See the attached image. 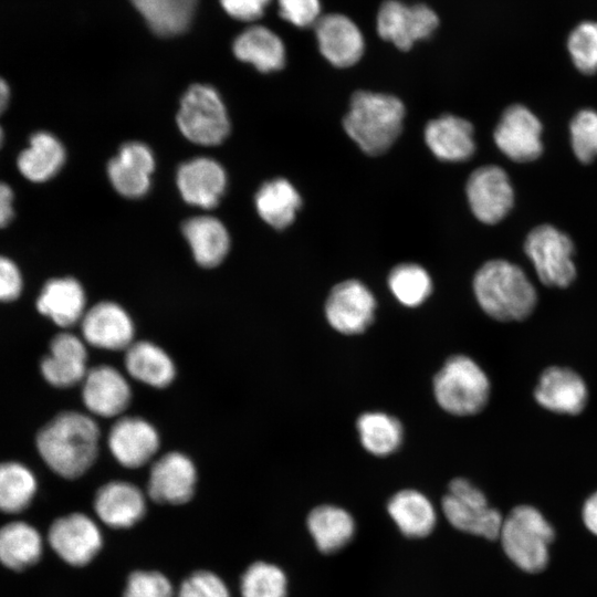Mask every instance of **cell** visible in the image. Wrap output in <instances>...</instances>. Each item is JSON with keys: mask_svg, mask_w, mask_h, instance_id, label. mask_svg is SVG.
Instances as JSON below:
<instances>
[{"mask_svg": "<svg viewBox=\"0 0 597 597\" xmlns=\"http://www.w3.org/2000/svg\"><path fill=\"white\" fill-rule=\"evenodd\" d=\"M35 443L41 458L54 473L76 479L97 458L100 429L87 415L63 411L41 428Z\"/></svg>", "mask_w": 597, "mask_h": 597, "instance_id": "6da1fadb", "label": "cell"}, {"mask_svg": "<svg viewBox=\"0 0 597 597\" xmlns=\"http://www.w3.org/2000/svg\"><path fill=\"white\" fill-rule=\"evenodd\" d=\"M473 292L483 312L501 322L528 317L537 303V293L528 276L505 260L484 263L474 275Z\"/></svg>", "mask_w": 597, "mask_h": 597, "instance_id": "7a4b0ae2", "label": "cell"}, {"mask_svg": "<svg viewBox=\"0 0 597 597\" xmlns=\"http://www.w3.org/2000/svg\"><path fill=\"white\" fill-rule=\"evenodd\" d=\"M404 116V104L396 96L357 91L350 98L349 111L343 125L347 135L364 153L377 156L385 153L397 139Z\"/></svg>", "mask_w": 597, "mask_h": 597, "instance_id": "3957f363", "label": "cell"}, {"mask_svg": "<svg viewBox=\"0 0 597 597\" xmlns=\"http://www.w3.org/2000/svg\"><path fill=\"white\" fill-rule=\"evenodd\" d=\"M438 405L454 416H472L489 401L491 385L482 367L471 357H449L433 378Z\"/></svg>", "mask_w": 597, "mask_h": 597, "instance_id": "277c9868", "label": "cell"}, {"mask_svg": "<svg viewBox=\"0 0 597 597\" xmlns=\"http://www.w3.org/2000/svg\"><path fill=\"white\" fill-rule=\"evenodd\" d=\"M499 538L504 553L517 567L537 573L548 563L554 530L537 509L519 505L503 519Z\"/></svg>", "mask_w": 597, "mask_h": 597, "instance_id": "5b68a950", "label": "cell"}, {"mask_svg": "<svg viewBox=\"0 0 597 597\" xmlns=\"http://www.w3.org/2000/svg\"><path fill=\"white\" fill-rule=\"evenodd\" d=\"M176 121L187 139L202 146L222 143L230 132L226 106L209 85L195 84L185 92Z\"/></svg>", "mask_w": 597, "mask_h": 597, "instance_id": "8992f818", "label": "cell"}, {"mask_svg": "<svg viewBox=\"0 0 597 597\" xmlns=\"http://www.w3.org/2000/svg\"><path fill=\"white\" fill-rule=\"evenodd\" d=\"M442 512L449 523L459 531L499 538L503 517L491 507L484 493L464 478L453 479L443 496Z\"/></svg>", "mask_w": 597, "mask_h": 597, "instance_id": "52a82bcc", "label": "cell"}, {"mask_svg": "<svg viewBox=\"0 0 597 597\" xmlns=\"http://www.w3.org/2000/svg\"><path fill=\"white\" fill-rule=\"evenodd\" d=\"M524 250L543 284L566 287L575 280L574 244L554 226L534 228L526 237Z\"/></svg>", "mask_w": 597, "mask_h": 597, "instance_id": "ba28073f", "label": "cell"}, {"mask_svg": "<svg viewBox=\"0 0 597 597\" xmlns=\"http://www.w3.org/2000/svg\"><path fill=\"white\" fill-rule=\"evenodd\" d=\"M438 24L439 18L430 7L422 3L408 6L399 0L383 2L376 18L379 36L402 51L428 39Z\"/></svg>", "mask_w": 597, "mask_h": 597, "instance_id": "9c48e42d", "label": "cell"}, {"mask_svg": "<svg viewBox=\"0 0 597 597\" xmlns=\"http://www.w3.org/2000/svg\"><path fill=\"white\" fill-rule=\"evenodd\" d=\"M376 300L370 290L358 280L336 284L325 302L328 324L338 333L356 335L365 332L375 318Z\"/></svg>", "mask_w": 597, "mask_h": 597, "instance_id": "30bf717a", "label": "cell"}, {"mask_svg": "<svg viewBox=\"0 0 597 597\" xmlns=\"http://www.w3.org/2000/svg\"><path fill=\"white\" fill-rule=\"evenodd\" d=\"M53 551L72 566H85L100 553L103 536L87 515L72 513L55 520L48 534Z\"/></svg>", "mask_w": 597, "mask_h": 597, "instance_id": "8fae6325", "label": "cell"}, {"mask_svg": "<svg viewBox=\"0 0 597 597\" xmlns=\"http://www.w3.org/2000/svg\"><path fill=\"white\" fill-rule=\"evenodd\" d=\"M465 191L473 214L488 224L502 220L514 202L510 178L494 165L475 169L468 179Z\"/></svg>", "mask_w": 597, "mask_h": 597, "instance_id": "7c38bea8", "label": "cell"}, {"mask_svg": "<svg viewBox=\"0 0 597 597\" xmlns=\"http://www.w3.org/2000/svg\"><path fill=\"white\" fill-rule=\"evenodd\" d=\"M493 136L498 148L514 161H532L543 151L542 124L521 104L511 105L503 112Z\"/></svg>", "mask_w": 597, "mask_h": 597, "instance_id": "4fadbf2b", "label": "cell"}, {"mask_svg": "<svg viewBox=\"0 0 597 597\" xmlns=\"http://www.w3.org/2000/svg\"><path fill=\"white\" fill-rule=\"evenodd\" d=\"M197 471L192 461L180 452H168L156 460L149 471L147 492L160 504L189 502L196 490Z\"/></svg>", "mask_w": 597, "mask_h": 597, "instance_id": "5bb4252c", "label": "cell"}, {"mask_svg": "<svg viewBox=\"0 0 597 597\" xmlns=\"http://www.w3.org/2000/svg\"><path fill=\"white\" fill-rule=\"evenodd\" d=\"M314 31L321 54L336 67L352 66L364 54V35L358 25L345 14L322 15Z\"/></svg>", "mask_w": 597, "mask_h": 597, "instance_id": "9a60e30c", "label": "cell"}, {"mask_svg": "<svg viewBox=\"0 0 597 597\" xmlns=\"http://www.w3.org/2000/svg\"><path fill=\"white\" fill-rule=\"evenodd\" d=\"M536 402L561 415H578L588 401V388L583 377L568 367L551 366L540 376L534 389Z\"/></svg>", "mask_w": 597, "mask_h": 597, "instance_id": "2e32d148", "label": "cell"}, {"mask_svg": "<svg viewBox=\"0 0 597 597\" xmlns=\"http://www.w3.org/2000/svg\"><path fill=\"white\" fill-rule=\"evenodd\" d=\"M107 443L119 464L136 469L148 463L159 449V436L145 419L119 418L111 428Z\"/></svg>", "mask_w": 597, "mask_h": 597, "instance_id": "e0dca14e", "label": "cell"}, {"mask_svg": "<svg viewBox=\"0 0 597 597\" xmlns=\"http://www.w3.org/2000/svg\"><path fill=\"white\" fill-rule=\"evenodd\" d=\"M84 339L92 346L107 349H126L134 342V325L126 311L118 304L103 301L86 311L81 320Z\"/></svg>", "mask_w": 597, "mask_h": 597, "instance_id": "ac0fdd59", "label": "cell"}, {"mask_svg": "<svg viewBox=\"0 0 597 597\" xmlns=\"http://www.w3.org/2000/svg\"><path fill=\"white\" fill-rule=\"evenodd\" d=\"M130 397L127 380L112 366L93 367L83 379V402L96 416L111 418L121 415L128 407Z\"/></svg>", "mask_w": 597, "mask_h": 597, "instance_id": "d6986e66", "label": "cell"}, {"mask_svg": "<svg viewBox=\"0 0 597 597\" xmlns=\"http://www.w3.org/2000/svg\"><path fill=\"white\" fill-rule=\"evenodd\" d=\"M154 168L155 159L150 148L139 142H129L108 163L107 175L118 193L127 198H139L149 189Z\"/></svg>", "mask_w": 597, "mask_h": 597, "instance_id": "ffe728a7", "label": "cell"}, {"mask_svg": "<svg viewBox=\"0 0 597 597\" xmlns=\"http://www.w3.org/2000/svg\"><path fill=\"white\" fill-rule=\"evenodd\" d=\"M176 180L186 202L206 209L218 205L227 185L222 166L207 157L193 158L180 165Z\"/></svg>", "mask_w": 597, "mask_h": 597, "instance_id": "44dd1931", "label": "cell"}, {"mask_svg": "<svg viewBox=\"0 0 597 597\" xmlns=\"http://www.w3.org/2000/svg\"><path fill=\"white\" fill-rule=\"evenodd\" d=\"M87 352L83 342L71 333H60L50 342L49 354L40 364L44 379L57 388L83 381L87 368Z\"/></svg>", "mask_w": 597, "mask_h": 597, "instance_id": "7402d4cb", "label": "cell"}, {"mask_svg": "<svg viewBox=\"0 0 597 597\" xmlns=\"http://www.w3.org/2000/svg\"><path fill=\"white\" fill-rule=\"evenodd\" d=\"M94 510L107 526L128 528L144 517L146 500L143 492L133 483L111 481L97 490Z\"/></svg>", "mask_w": 597, "mask_h": 597, "instance_id": "603a6c76", "label": "cell"}, {"mask_svg": "<svg viewBox=\"0 0 597 597\" xmlns=\"http://www.w3.org/2000/svg\"><path fill=\"white\" fill-rule=\"evenodd\" d=\"M425 140L432 154L444 161L467 160L475 148L471 123L450 114L427 124Z\"/></svg>", "mask_w": 597, "mask_h": 597, "instance_id": "cb8c5ba5", "label": "cell"}, {"mask_svg": "<svg viewBox=\"0 0 597 597\" xmlns=\"http://www.w3.org/2000/svg\"><path fill=\"white\" fill-rule=\"evenodd\" d=\"M36 308L57 326L70 327L85 313L84 290L73 277L52 279L44 284Z\"/></svg>", "mask_w": 597, "mask_h": 597, "instance_id": "d4e9b609", "label": "cell"}, {"mask_svg": "<svg viewBox=\"0 0 597 597\" xmlns=\"http://www.w3.org/2000/svg\"><path fill=\"white\" fill-rule=\"evenodd\" d=\"M182 233L189 243L196 262L213 268L226 258L230 239L223 223L210 216H198L182 224Z\"/></svg>", "mask_w": 597, "mask_h": 597, "instance_id": "484cf974", "label": "cell"}, {"mask_svg": "<svg viewBox=\"0 0 597 597\" xmlns=\"http://www.w3.org/2000/svg\"><path fill=\"white\" fill-rule=\"evenodd\" d=\"M233 53L239 60L251 63L260 72L282 69L286 57L281 38L262 25L244 30L233 42Z\"/></svg>", "mask_w": 597, "mask_h": 597, "instance_id": "4316f807", "label": "cell"}, {"mask_svg": "<svg viewBox=\"0 0 597 597\" xmlns=\"http://www.w3.org/2000/svg\"><path fill=\"white\" fill-rule=\"evenodd\" d=\"M387 510L399 531L411 538L429 535L436 526L437 514L430 500L417 490L394 494Z\"/></svg>", "mask_w": 597, "mask_h": 597, "instance_id": "83f0119b", "label": "cell"}, {"mask_svg": "<svg viewBox=\"0 0 597 597\" xmlns=\"http://www.w3.org/2000/svg\"><path fill=\"white\" fill-rule=\"evenodd\" d=\"M306 525L316 547L325 554L339 551L355 533V522L344 509L323 504L307 515Z\"/></svg>", "mask_w": 597, "mask_h": 597, "instance_id": "f1b7e54d", "label": "cell"}, {"mask_svg": "<svg viewBox=\"0 0 597 597\" xmlns=\"http://www.w3.org/2000/svg\"><path fill=\"white\" fill-rule=\"evenodd\" d=\"M125 367L133 378L155 388L169 386L176 376L169 355L146 341L135 342L125 349Z\"/></svg>", "mask_w": 597, "mask_h": 597, "instance_id": "f546056e", "label": "cell"}, {"mask_svg": "<svg viewBox=\"0 0 597 597\" xmlns=\"http://www.w3.org/2000/svg\"><path fill=\"white\" fill-rule=\"evenodd\" d=\"M65 150L60 140L46 132H38L30 138L17 160L20 172L30 181L43 182L61 169Z\"/></svg>", "mask_w": 597, "mask_h": 597, "instance_id": "4dcf8cb0", "label": "cell"}, {"mask_svg": "<svg viewBox=\"0 0 597 597\" xmlns=\"http://www.w3.org/2000/svg\"><path fill=\"white\" fill-rule=\"evenodd\" d=\"M39 532L24 522H12L0 528V563L12 570H24L42 555Z\"/></svg>", "mask_w": 597, "mask_h": 597, "instance_id": "1f68e13d", "label": "cell"}, {"mask_svg": "<svg viewBox=\"0 0 597 597\" xmlns=\"http://www.w3.org/2000/svg\"><path fill=\"white\" fill-rule=\"evenodd\" d=\"M301 203L297 190L284 178L264 182L255 195V207L260 217L275 229L290 226Z\"/></svg>", "mask_w": 597, "mask_h": 597, "instance_id": "d6a6232c", "label": "cell"}, {"mask_svg": "<svg viewBox=\"0 0 597 597\" xmlns=\"http://www.w3.org/2000/svg\"><path fill=\"white\" fill-rule=\"evenodd\" d=\"M149 28L158 35L180 34L189 27L197 0H132Z\"/></svg>", "mask_w": 597, "mask_h": 597, "instance_id": "836d02e7", "label": "cell"}, {"mask_svg": "<svg viewBox=\"0 0 597 597\" xmlns=\"http://www.w3.org/2000/svg\"><path fill=\"white\" fill-rule=\"evenodd\" d=\"M357 431L364 449L378 457L394 453L404 439L401 422L383 411H368L360 415L357 419Z\"/></svg>", "mask_w": 597, "mask_h": 597, "instance_id": "e575fe53", "label": "cell"}, {"mask_svg": "<svg viewBox=\"0 0 597 597\" xmlns=\"http://www.w3.org/2000/svg\"><path fill=\"white\" fill-rule=\"evenodd\" d=\"M36 492L34 474L19 462L0 463V511L18 513L31 503Z\"/></svg>", "mask_w": 597, "mask_h": 597, "instance_id": "d590c367", "label": "cell"}, {"mask_svg": "<svg viewBox=\"0 0 597 597\" xmlns=\"http://www.w3.org/2000/svg\"><path fill=\"white\" fill-rule=\"evenodd\" d=\"M388 286L396 300L407 307L421 305L432 291L430 275L415 263L395 266L389 273Z\"/></svg>", "mask_w": 597, "mask_h": 597, "instance_id": "8d00e7d4", "label": "cell"}, {"mask_svg": "<svg viewBox=\"0 0 597 597\" xmlns=\"http://www.w3.org/2000/svg\"><path fill=\"white\" fill-rule=\"evenodd\" d=\"M240 591L242 597H287V578L279 566L255 562L244 570Z\"/></svg>", "mask_w": 597, "mask_h": 597, "instance_id": "74e56055", "label": "cell"}, {"mask_svg": "<svg viewBox=\"0 0 597 597\" xmlns=\"http://www.w3.org/2000/svg\"><path fill=\"white\" fill-rule=\"evenodd\" d=\"M567 50L573 64L584 74L597 72V22L577 24L567 38Z\"/></svg>", "mask_w": 597, "mask_h": 597, "instance_id": "f35d334b", "label": "cell"}, {"mask_svg": "<svg viewBox=\"0 0 597 597\" xmlns=\"http://www.w3.org/2000/svg\"><path fill=\"white\" fill-rule=\"evenodd\" d=\"M572 148L578 160L590 163L597 157V112L582 109L569 125Z\"/></svg>", "mask_w": 597, "mask_h": 597, "instance_id": "ab89813d", "label": "cell"}, {"mask_svg": "<svg viewBox=\"0 0 597 597\" xmlns=\"http://www.w3.org/2000/svg\"><path fill=\"white\" fill-rule=\"evenodd\" d=\"M123 597H174V588L159 572L135 570L127 578Z\"/></svg>", "mask_w": 597, "mask_h": 597, "instance_id": "60d3db41", "label": "cell"}, {"mask_svg": "<svg viewBox=\"0 0 597 597\" xmlns=\"http://www.w3.org/2000/svg\"><path fill=\"white\" fill-rule=\"evenodd\" d=\"M177 597H231L224 582L209 570H197L181 583Z\"/></svg>", "mask_w": 597, "mask_h": 597, "instance_id": "b9f144b4", "label": "cell"}, {"mask_svg": "<svg viewBox=\"0 0 597 597\" xmlns=\"http://www.w3.org/2000/svg\"><path fill=\"white\" fill-rule=\"evenodd\" d=\"M281 17L298 28L315 25L322 17L320 0H279Z\"/></svg>", "mask_w": 597, "mask_h": 597, "instance_id": "7bdbcfd3", "label": "cell"}, {"mask_svg": "<svg viewBox=\"0 0 597 597\" xmlns=\"http://www.w3.org/2000/svg\"><path fill=\"white\" fill-rule=\"evenodd\" d=\"M22 291V276L17 265L0 255V302H11Z\"/></svg>", "mask_w": 597, "mask_h": 597, "instance_id": "ee69618b", "label": "cell"}, {"mask_svg": "<svg viewBox=\"0 0 597 597\" xmlns=\"http://www.w3.org/2000/svg\"><path fill=\"white\" fill-rule=\"evenodd\" d=\"M271 0H220L224 11L241 21H253L262 17Z\"/></svg>", "mask_w": 597, "mask_h": 597, "instance_id": "f6af8a7d", "label": "cell"}, {"mask_svg": "<svg viewBox=\"0 0 597 597\" xmlns=\"http://www.w3.org/2000/svg\"><path fill=\"white\" fill-rule=\"evenodd\" d=\"M13 218V192L0 181V228L6 227Z\"/></svg>", "mask_w": 597, "mask_h": 597, "instance_id": "bcb514c9", "label": "cell"}, {"mask_svg": "<svg viewBox=\"0 0 597 597\" xmlns=\"http://www.w3.org/2000/svg\"><path fill=\"white\" fill-rule=\"evenodd\" d=\"M582 515L585 526L597 535V491L585 501Z\"/></svg>", "mask_w": 597, "mask_h": 597, "instance_id": "7dc6e473", "label": "cell"}, {"mask_svg": "<svg viewBox=\"0 0 597 597\" xmlns=\"http://www.w3.org/2000/svg\"><path fill=\"white\" fill-rule=\"evenodd\" d=\"M10 90L7 82L0 77V114L4 112L9 104Z\"/></svg>", "mask_w": 597, "mask_h": 597, "instance_id": "c3c4849f", "label": "cell"}, {"mask_svg": "<svg viewBox=\"0 0 597 597\" xmlns=\"http://www.w3.org/2000/svg\"><path fill=\"white\" fill-rule=\"evenodd\" d=\"M2 142H3V130H2V128L0 126V147L2 145Z\"/></svg>", "mask_w": 597, "mask_h": 597, "instance_id": "681fc988", "label": "cell"}]
</instances>
